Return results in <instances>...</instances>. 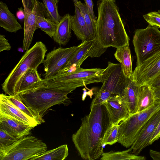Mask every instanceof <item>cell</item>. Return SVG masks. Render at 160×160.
Returning a JSON list of instances; mask_svg holds the SVG:
<instances>
[{"label":"cell","instance_id":"40","mask_svg":"<svg viewBox=\"0 0 160 160\" xmlns=\"http://www.w3.org/2000/svg\"><path fill=\"white\" fill-rule=\"evenodd\" d=\"M149 154L150 157L154 160H160V152L150 149Z\"/></svg>","mask_w":160,"mask_h":160},{"label":"cell","instance_id":"36","mask_svg":"<svg viewBox=\"0 0 160 160\" xmlns=\"http://www.w3.org/2000/svg\"><path fill=\"white\" fill-rule=\"evenodd\" d=\"M11 46L8 40L5 37V35H0V52L4 51H9L11 49Z\"/></svg>","mask_w":160,"mask_h":160},{"label":"cell","instance_id":"18","mask_svg":"<svg viewBox=\"0 0 160 160\" xmlns=\"http://www.w3.org/2000/svg\"><path fill=\"white\" fill-rule=\"evenodd\" d=\"M95 41L94 39H90L82 42L77 46L76 51L60 71H66L72 67H80L83 62L88 58V55Z\"/></svg>","mask_w":160,"mask_h":160},{"label":"cell","instance_id":"33","mask_svg":"<svg viewBox=\"0 0 160 160\" xmlns=\"http://www.w3.org/2000/svg\"><path fill=\"white\" fill-rule=\"evenodd\" d=\"M144 19L152 26L160 28V11L149 12L143 16Z\"/></svg>","mask_w":160,"mask_h":160},{"label":"cell","instance_id":"6","mask_svg":"<svg viewBox=\"0 0 160 160\" xmlns=\"http://www.w3.org/2000/svg\"><path fill=\"white\" fill-rule=\"evenodd\" d=\"M47 148L42 140L28 135L9 146L0 148V160H32L43 154Z\"/></svg>","mask_w":160,"mask_h":160},{"label":"cell","instance_id":"27","mask_svg":"<svg viewBox=\"0 0 160 160\" xmlns=\"http://www.w3.org/2000/svg\"><path fill=\"white\" fill-rule=\"evenodd\" d=\"M68 155L67 144L62 145L55 149L46 151L41 156L32 160H63Z\"/></svg>","mask_w":160,"mask_h":160},{"label":"cell","instance_id":"23","mask_svg":"<svg viewBox=\"0 0 160 160\" xmlns=\"http://www.w3.org/2000/svg\"><path fill=\"white\" fill-rule=\"evenodd\" d=\"M114 56L115 58L120 62L125 75L127 78L131 79L133 71L129 46L117 48Z\"/></svg>","mask_w":160,"mask_h":160},{"label":"cell","instance_id":"15","mask_svg":"<svg viewBox=\"0 0 160 160\" xmlns=\"http://www.w3.org/2000/svg\"><path fill=\"white\" fill-rule=\"evenodd\" d=\"M33 128L8 114L0 112V128L18 139L30 135Z\"/></svg>","mask_w":160,"mask_h":160},{"label":"cell","instance_id":"5","mask_svg":"<svg viewBox=\"0 0 160 160\" xmlns=\"http://www.w3.org/2000/svg\"><path fill=\"white\" fill-rule=\"evenodd\" d=\"M47 51L45 45L41 41L37 42L26 51L2 84V89L6 94L13 95L15 87L20 77L29 68L37 69L43 62Z\"/></svg>","mask_w":160,"mask_h":160},{"label":"cell","instance_id":"16","mask_svg":"<svg viewBox=\"0 0 160 160\" xmlns=\"http://www.w3.org/2000/svg\"><path fill=\"white\" fill-rule=\"evenodd\" d=\"M0 112L8 114L24 124L34 128L41 123L27 115L2 93L0 95Z\"/></svg>","mask_w":160,"mask_h":160},{"label":"cell","instance_id":"7","mask_svg":"<svg viewBox=\"0 0 160 160\" xmlns=\"http://www.w3.org/2000/svg\"><path fill=\"white\" fill-rule=\"evenodd\" d=\"M160 109V102L143 111L130 115L119 125L118 141L123 146L129 148L133 144L144 124L155 112Z\"/></svg>","mask_w":160,"mask_h":160},{"label":"cell","instance_id":"26","mask_svg":"<svg viewBox=\"0 0 160 160\" xmlns=\"http://www.w3.org/2000/svg\"><path fill=\"white\" fill-rule=\"evenodd\" d=\"M132 151L131 148L122 151H111L102 153L100 159L101 160H145L146 157L144 156H138L130 153Z\"/></svg>","mask_w":160,"mask_h":160},{"label":"cell","instance_id":"4","mask_svg":"<svg viewBox=\"0 0 160 160\" xmlns=\"http://www.w3.org/2000/svg\"><path fill=\"white\" fill-rule=\"evenodd\" d=\"M70 92L49 87L44 84L18 94L23 103L43 120V115L51 107L61 104L68 105L71 103L67 96Z\"/></svg>","mask_w":160,"mask_h":160},{"label":"cell","instance_id":"22","mask_svg":"<svg viewBox=\"0 0 160 160\" xmlns=\"http://www.w3.org/2000/svg\"><path fill=\"white\" fill-rule=\"evenodd\" d=\"M71 15L67 14L62 17L57 24L54 40L59 45H65L71 37Z\"/></svg>","mask_w":160,"mask_h":160},{"label":"cell","instance_id":"3","mask_svg":"<svg viewBox=\"0 0 160 160\" xmlns=\"http://www.w3.org/2000/svg\"><path fill=\"white\" fill-rule=\"evenodd\" d=\"M104 70L100 68L85 69L73 67L67 71H60L51 77L43 79V83L49 87L71 92L79 87L102 82Z\"/></svg>","mask_w":160,"mask_h":160},{"label":"cell","instance_id":"21","mask_svg":"<svg viewBox=\"0 0 160 160\" xmlns=\"http://www.w3.org/2000/svg\"><path fill=\"white\" fill-rule=\"evenodd\" d=\"M139 87L131 79L120 96L128 108L130 115L138 112Z\"/></svg>","mask_w":160,"mask_h":160},{"label":"cell","instance_id":"25","mask_svg":"<svg viewBox=\"0 0 160 160\" xmlns=\"http://www.w3.org/2000/svg\"><path fill=\"white\" fill-rule=\"evenodd\" d=\"M49 18L47 12L37 15L36 17V27L37 29H40L52 38L55 33L57 24Z\"/></svg>","mask_w":160,"mask_h":160},{"label":"cell","instance_id":"11","mask_svg":"<svg viewBox=\"0 0 160 160\" xmlns=\"http://www.w3.org/2000/svg\"><path fill=\"white\" fill-rule=\"evenodd\" d=\"M160 74V51L137 66L131 79L139 87L149 85Z\"/></svg>","mask_w":160,"mask_h":160},{"label":"cell","instance_id":"8","mask_svg":"<svg viewBox=\"0 0 160 160\" xmlns=\"http://www.w3.org/2000/svg\"><path fill=\"white\" fill-rule=\"evenodd\" d=\"M132 43L138 66L160 51V31L149 24L145 29H137Z\"/></svg>","mask_w":160,"mask_h":160},{"label":"cell","instance_id":"32","mask_svg":"<svg viewBox=\"0 0 160 160\" xmlns=\"http://www.w3.org/2000/svg\"><path fill=\"white\" fill-rule=\"evenodd\" d=\"M18 139L13 135L0 128V148L9 146Z\"/></svg>","mask_w":160,"mask_h":160},{"label":"cell","instance_id":"20","mask_svg":"<svg viewBox=\"0 0 160 160\" xmlns=\"http://www.w3.org/2000/svg\"><path fill=\"white\" fill-rule=\"evenodd\" d=\"M0 26L10 32H16L22 28L7 4L2 1L0 2Z\"/></svg>","mask_w":160,"mask_h":160},{"label":"cell","instance_id":"29","mask_svg":"<svg viewBox=\"0 0 160 160\" xmlns=\"http://www.w3.org/2000/svg\"><path fill=\"white\" fill-rule=\"evenodd\" d=\"M7 97L13 103L24 113L41 123L44 122L35 112L26 106L23 103L18 94L11 96L7 95Z\"/></svg>","mask_w":160,"mask_h":160},{"label":"cell","instance_id":"24","mask_svg":"<svg viewBox=\"0 0 160 160\" xmlns=\"http://www.w3.org/2000/svg\"><path fill=\"white\" fill-rule=\"evenodd\" d=\"M156 102L152 91L148 85L139 87L137 112L148 109L154 104Z\"/></svg>","mask_w":160,"mask_h":160},{"label":"cell","instance_id":"13","mask_svg":"<svg viewBox=\"0 0 160 160\" xmlns=\"http://www.w3.org/2000/svg\"><path fill=\"white\" fill-rule=\"evenodd\" d=\"M24 19V37L22 49L26 51L29 49L36 27V17L39 14L47 12L43 3L38 1L31 11H25Z\"/></svg>","mask_w":160,"mask_h":160},{"label":"cell","instance_id":"38","mask_svg":"<svg viewBox=\"0 0 160 160\" xmlns=\"http://www.w3.org/2000/svg\"><path fill=\"white\" fill-rule=\"evenodd\" d=\"M88 12L93 19L96 20L97 18L95 16L93 9V4L92 0H84Z\"/></svg>","mask_w":160,"mask_h":160},{"label":"cell","instance_id":"31","mask_svg":"<svg viewBox=\"0 0 160 160\" xmlns=\"http://www.w3.org/2000/svg\"><path fill=\"white\" fill-rule=\"evenodd\" d=\"M119 125H110L104 135L102 142L103 147L106 145H112L118 142Z\"/></svg>","mask_w":160,"mask_h":160},{"label":"cell","instance_id":"41","mask_svg":"<svg viewBox=\"0 0 160 160\" xmlns=\"http://www.w3.org/2000/svg\"><path fill=\"white\" fill-rule=\"evenodd\" d=\"M17 17L19 19H24L25 18V11L24 9L20 8H18V11L16 13Z\"/></svg>","mask_w":160,"mask_h":160},{"label":"cell","instance_id":"9","mask_svg":"<svg viewBox=\"0 0 160 160\" xmlns=\"http://www.w3.org/2000/svg\"><path fill=\"white\" fill-rule=\"evenodd\" d=\"M102 77L101 88L120 96L131 79L124 75L120 63H108Z\"/></svg>","mask_w":160,"mask_h":160},{"label":"cell","instance_id":"1","mask_svg":"<svg viewBox=\"0 0 160 160\" xmlns=\"http://www.w3.org/2000/svg\"><path fill=\"white\" fill-rule=\"evenodd\" d=\"M79 128L72 136V140L79 155L85 160L99 158L103 153L102 142L111 125L108 114L103 104L92 100L90 112L81 118Z\"/></svg>","mask_w":160,"mask_h":160},{"label":"cell","instance_id":"2","mask_svg":"<svg viewBox=\"0 0 160 160\" xmlns=\"http://www.w3.org/2000/svg\"><path fill=\"white\" fill-rule=\"evenodd\" d=\"M96 25V38L103 47L116 48L129 46V38L116 0H99Z\"/></svg>","mask_w":160,"mask_h":160},{"label":"cell","instance_id":"37","mask_svg":"<svg viewBox=\"0 0 160 160\" xmlns=\"http://www.w3.org/2000/svg\"><path fill=\"white\" fill-rule=\"evenodd\" d=\"M25 11H31L37 3V0H22Z\"/></svg>","mask_w":160,"mask_h":160},{"label":"cell","instance_id":"35","mask_svg":"<svg viewBox=\"0 0 160 160\" xmlns=\"http://www.w3.org/2000/svg\"><path fill=\"white\" fill-rule=\"evenodd\" d=\"M148 86L152 91L156 101L160 102V74Z\"/></svg>","mask_w":160,"mask_h":160},{"label":"cell","instance_id":"17","mask_svg":"<svg viewBox=\"0 0 160 160\" xmlns=\"http://www.w3.org/2000/svg\"><path fill=\"white\" fill-rule=\"evenodd\" d=\"M43 79L37 69L29 68L18 80L15 87L13 95L28 91L44 85Z\"/></svg>","mask_w":160,"mask_h":160},{"label":"cell","instance_id":"39","mask_svg":"<svg viewBox=\"0 0 160 160\" xmlns=\"http://www.w3.org/2000/svg\"><path fill=\"white\" fill-rule=\"evenodd\" d=\"M160 138V121L155 130L150 142V145L155 141L158 140Z\"/></svg>","mask_w":160,"mask_h":160},{"label":"cell","instance_id":"14","mask_svg":"<svg viewBox=\"0 0 160 160\" xmlns=\"http://www.w3.org/2000/svg\"><path fill=\"white\" fill-rule=\"evenodd\" d=\"M108 111L110 123L118 125L130 116L126 104L118 95L112 94L103 104Z\"/></svg>","mask_w":160,"mask_h":160},{"label":"cell","instance_id":"30","mask_svg":"<svg viewBox=\"0 0 160 160\" xmlns=\"http://www.w3.org/2000/svg\"><path fill=\"white\" fill-rule=\"evenodd\" d=\"M49 18L58 24L62 18L59 15L57 4L59 0H42Z\"/></svg>","mask_w":160,"mask_h":160},{"label":"cell","instance_id":"34","mask_svg":"<svg viewBox=\"0 0 160 160\" xmlns=\"http://www.w3.org/2000/svg\"><path fill=\"white\" fill-rule=\"evenodd\" d=\"M112 94L109 91L101 88L95 94L93 99L97 104H102L109 99Z\"/></svg>","mask_w":160,"mask_h":160},{"label":"cell","instance_id":"12","mask_svg":"<svg viewBox=\"0 0 160 160\" xmlns=\"http://www.w3.org/2000/svg\"><path fill=\"white\" fill-rule=\"evenodd\" d=\"M160 121V109L149 119L140 131L137 139L131 146L132 153L138 155L150 145L152 136Z\"/></svg>","mask_w":160,"mask_h":160},{"label":"cell","instance_id":"19","mask_svg":"<svg viewBox=\"0 0 160 160\" xmlns=\"http://www.w3.org/2000/svg\"><path fill=\"white\" fill-rule=\"evenodd\" d=\"M74 7V14L73 15H71V30L78 39L81 40L82 42L93 39L79 9L75 5Z\"/></svg>","mask_w":160,"mask_h":160},{"label":"cell","instance_id":"28","mask_svg":"<svg viewBox=\"0 0 160 160\" xmlns=\"http://www.w3.org/2000/svg\"><path fill=\"white\" fill-rule=\"evenodd\" d=\"M74 4L79 9L84 18L88 29L92 38L93 39L95 40L97 20H96L92 18L85 3H83L79 1L77 4Z\"/></svg>","mask_w":160,"mask_h":160},{"label":"cell","instance_id":"42","mask_svg":"<svg viewBox=\"0 0 160 160\" xmlns=\"http://www.w3.org/2000/svg\"><path fill=\"white\" fill-rule=\"evenodd\" d=\"M73 1L74 4H77L78 2L79 1L78 0H72Z\"/></svg>","mask_w":160,"mask_h":160},{"label":"cell","instance_id":"10","mask_svg":"<svg viewBox=\"0 0 160 160\" xmlns=\"http://www.w3.org/2000/svg\"><path fill=\"white\" fill-rule=\"evenodd\" d=\"M77 48V46L66 48L59 47L48 53L43 62L45 72L43 74L44 79L53 76L61 70Z\"/></svg>","mask_w":160,"mask_h":160}]
</instances>
